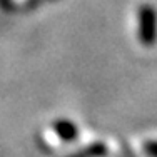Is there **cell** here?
Wrapping results in <instances>:
<instances>
[{
    "label": "cell",
    "mask_w": 157,
    "mask_h": 157,
    "mask_svg": "<svg viewBox=\"0 0 157 157\" xmlns=\"http://www.w3.org/2000/svg\"><path fill=\"white\" fill-rule=\"evenodd\" d=\"M139 39L145 47H152L157 40V12L149 3L139 9Z\"/></svg>",
    "instance_id": "1"
},
{
    "label": "cell",
    "mask_w": 157,
    "mask_h": 157,
    "mask_svg": "<svg viewBox=\"0 0 157 157\" xmlns=\"http://www.w3.org/2000/svg\"><path fill=\"white\" fill-rule=\"evenodd\" d=\"M55 129H57L59 136L65 140H72L74 137L77 136V129L72 122H67V121H60L55 124Z\"/></svg>",
    "instance_id": "2"
},
{
    "label": "cell",
    "mask_w": 157,
    "mask_h": 157,
    "mask_svg": "<svg viewBox=\"0 0 157 157\" xmlns=\"http://www.w3.org/2000/svg\"><path fill=\"white\" fill-rule=\"evenodd\" d=\"M145 152L151 157H157V142H147L145 144Z\"/></svg>",
    "instance_id": "3"
}]
</instances>
